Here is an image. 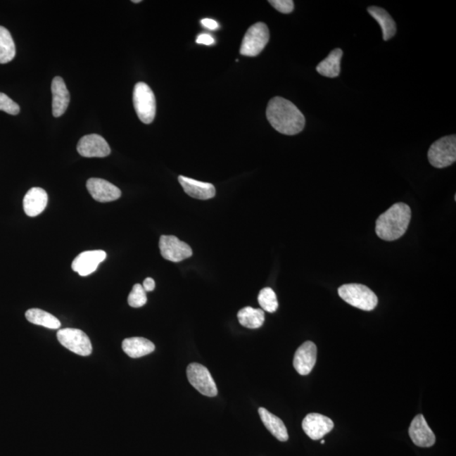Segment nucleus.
<instances>
[{
  "mask_svg": "<svg viewBox=\"0 0 456 456\" xmlns=\"http://www.w3.org/2000/svg\"><path fill=\"white\" fill-rule=\"evenodd\" d=\"M266 117L277 132L295 135L305 127V118L291 101L281 96L273 97L266 108Z\"/></svg>",
  "mask_w": 456,
  "mask_h": 456,
  "instance_id": "obj_1",
  "label": "nucleus"
},
{
  "mask_svg": "<svg viewBox=\"0 0 456 456\" xmlns=\"http://www.w3.org/2000/svg\"><path fill=\"white\" fill-rule=\"evenodd\" d=\"M411 217L412 211L409 205L405 203H396L379 215L376 221V234L386 241L399 239L407 232Z\"/></svg>",
  "mask_w": 456,
  "mask_h": 456,
  "instance_id": "obj_2",
  "label": "nucleus"
},
{
  "mask_svg": "<svg viewBox=\"0 0 456 456\" xmlns=\"http://www.w3.org/2000/svg\"><path fill=\"white\" fill-rule=\"evenodd\" d=\"M338 293L346 303L359 310L372 311L378 304L377 296L365 285L345 284L339 287Z\"/></svg>",
  "mask_w": 456,
  "mask_h": 456,
  "instance_id": "obj_3",
  "label": "nucleus"
},
{
  "mask_svg": "<svg viewBox=\"0 0 456 456\" xmlns=\"http://www.w3.org/2000/svg\"><path fill=\"white\" fill-rule=\"evenodd\" d=\"M133 103L137 116L144 124L149 125L156 116V99L153 91L147 84L139 82L135 84Z\"/></svg>",
  "mask_w": 456,
  "mask_h": 456,
  "instance_id": "obj_4",
  "label": "nucleus"
},
{
  "mask_svg": "<svg viewBox=\"0 0 456 456\" xmlns=\"http://www.w3.org/2000/svg\"><path fill=\"white\" fill-rule=\"evenodd\" d=\"M428 158L431 165L436 168L450 166L456 160L455 134L442 137L430 146Z\"/></svg>",
  "mask_w": 456,
  "mask_h": 456,
  "instance_id": "obj_5",
  "label": "nucleus"
},
{
  "mask_svg": "<svg viewBox=\"0 0 456 456\" xmlns=\"http://www.w3.org/2000/svg\"><path fill=\"white\" fill-rule=\"evenodd\" d=\"M270 40V32L263 23L253 24L249 27L241 44L240 53L243 56L255 57L264 50Z\"/></svg>",
  "mask_w": 456,
  "mask_h": 456,
  "instance_id": "obj_6",
  "label": "nucleus"
},
{
  "mask_svg": "<svg viewBox=\"0 0 456 456\" xmlns=\"http://www.w3.org/2000/svg\"><path fill=\"white\" fill-rule=\"evenodd\" d=\"M57 337L61 345L72 353L87 357L92 353V346L86 333L79 329L66 328L59 329Z\"/></svg>",
  "mask_w": 456,
  "mask_h": 456,
  "instance_id": "obj_7",
  "label": "nucleus"
},
{
  "mask_svg": "<svg viewBox=\"0 0 456 456\" xmlns=\"http://www.w3.org/2000/svg\"><path fill=\"white\" fill-rule=\"evenodd\" d=\"M187 377L190 384L203 395H217V387L207 367L200 363L193 362L187 367Z\"/></svg>",
  "mask_w": 456,
  "mask_h": 456,
  "instance_id": "obj_8",
  "label": "nucleus"
},
{
  "mask_svg": "<svg viewBox=\"0 0 456 456\" xmlns=\"http://www.w3.org/2000/svg\"><path fill=\"white\" fill-rule=\"evenodd\" d=\"M160 255L165 260L172 262L183 261L193 255L189 245L179 240L175 236L163 235L160 238Z\"/></svg>",
  "mask_w": 456,
  "mask_h": 456,
  "instance_id": "obj_9",
  "label": "nucleus"
},
{
  "mask_svg": "<svg viewBox=\"0 0 456 456\" xmlns=\"http://www.w3.org/2000/svg\"><path fill=\"white\" fill-rule=\"evenodd\" d=\"M77 151L84 158H106L111 149L106 139L99 134L84 135L77 144Z\"/></svg>",
  "mask_w": 456,
  "mask_h": 456,
  "instance_id": "obj_10",
  "label": "nucleus"
},
{
  "mask_svg": "<svg viewBox=\"0 0 456 456\" xmlns=\"http://www.w3.org/2000/svg\"><path fill=\"white\" fill-rule=\"evenodd\" d=\"M303 429L312 441H318L324 437L334 429V422L327 417L319 413L308 414L302 424Z\"/></svg>",
  "mask_w": 456,
  "mask_h": 456,
  "instance_id": "obj_11",
  "label": "nucleus"
},
{
  "mask_svg": "<svg viewBox=\"0 0 456 456\" xmlns=\"http://www.w3.org/2000/svg\"><path fill=\"white\" fill-rule=\"evenodd\" d=\"M106 258L107 253L103 251H84L75 258L71 267L80 276L87 277L95 272Z\"/></svg>",
  "mask_w": 456,
  "mask_h": 456,
  "instance_id": "obj_12",
  "label": "nucleus"
},
{
  "mask_svg": "<svg viewBox=\"0 0 456 456\" xmlns=\"http://www.w3.org/2000/svg\"><path fill=\"white\" fill-rule=\"evenodd\" d=\"M317 360V348L314 342L306 341L296 350L293 366L299 374L311 373Z\"/></svg>",
  "mask_w": 456,
  "mask_h": 456,
  "instance_id": "obj_13",
  "label": "nucleus"
},
{
  "mask_svg": "<svg viewBox=\"0 0 456 456\" xmlns=\"http://www.w3.org/2000/svg\"><path fill=\"white\" fill-rule=\"evenodd\" d=\"M87 188L91 197L99 202H111L121 197V190L107 180L88 179Z\"/></svg>",
  "mask_w": 456,
  "mask_h": 456,
  "instance_id": "obj_14",
  "label": "nucleus"
},
{
  "mask_svg": "<svg viewBox=\"0 0 456 456\" xmlns=\"http://www.w3.org/2000/svg\"><path fill=\"white\" fill-rule=\"evenodd\" d=\"M409 435L412 442L422 448L432 447L436 442V437L422 414L412 420L409 428Z\"/></svg>",
  "mask_w": 456,
  "mask_h": 456,
  "instance_id": "obj_15",
  "label": "nucleus"
},
{
  "mask_svg": "<svg viewBox=\"0 0 456 456\" xmlns=\"http://www.w3.org/2000/svg\"><path fill=\"white\" fill-rule=\"evenodd\" d=\"M48 194L44 189L32 188L23 198V208L28 217H35L40 215L48 205Z\"/></svg>",
  "mask_w": 456,
  "mask_h": 456,
  "instance_id": "obj_16",
  "label": "nucleus"
},
{
  "mask_svg": "<svg viewBox=\"0 0 456 456\" xmlns=\"http://www.w3.org/2000/svg\"><path fill=\"white\" fill-rule=\"evenodd\" d=\"M179 182L184 192L190 197L205 201L215 196V189L213 184L184 176H179Z\"/></svg>",
  "mask_w": 456,
  "mask_h": 456,
  "instance_id": "obj_17",
  "label": "nucleus"
},
{
  "mask_svg": "<svg viewBox=\"0 0 456 456\" xmlns=\"http://www.w3.org/2000/svg\"><path fill=\"white\" fill-rule=\"evenodd\" d=\"M53 114L55 118L63 115L70 104V96L63 80L59 76L54 77L52 82Z\"/></svg>",
  "mask_w": 456,
  "mask_h": 456,
  "instance_id": "obj_18",
  "label": "nucleus"
},
{
  "mask_svg": "<svg viewBox=\"0 0 456 456\" xmlns=\"http://www.w3.org/2000/svg\"><path fill=\"white\" fill-rule=\"evenodd\" d=\"M122 348L132 358H139L154 352L155 345L143 337H131L122 341Z\"/></svg>",
  "mask_w": 456,
  "mask_h": 456,
  "instance_id": "obj_19",
  "label": "nucleus"
},
{
  "mask_svg": "<svg viewBox=\"0 0 456 456\" xmlns=\"http://www.w3.org/2000/svg\"><path fill=\"white\" fill-rule=\"evenodd\" d=\"M260 419L263 422L265 428L273 436L278 439L279 441L286 442L289 441V433L287 429L280 418L270 413L268 410L264 407L259 408Z\"/></svg>",
  "mask_w": 456,
  "mask_h": 456,
  "instance_id": "obj_20",
  "label": "nucleus"
},
{
  "mask_svg": "<svg viewBox=\"0 0 456 456\" xmlns=\"http://www.w3.org/2000/svg\"><path fill=\"white\" fill-rule=\"evenodd\" d=\"M370 15L379 24L382 29L384 41L390 40L396 33V25L394 19L383 8L371 6L367 8Z\"/></svg>",
  "mask_w": 456,
  "mask_h": 456,
  "instance_id": "obj_21",
  "label": "nucleus"
},
{
  "mask_svg": "<svg viewBox=\"0 0 456 456\" xmlns=\"http://www.w3.org/2000/svg\"><path fill=\"white\" fill-rule=\"evenodd\" d=\"M343 52L340 49L331 51L322 62L316 67V70L321 75L328 78H336L340 75L341 61Z\"/></svg>",
  "mask_w": 456,
  "mask_h": 456,
  "instance_id": "obj_22",
  "label": "nucleus"
},
{
  "mask_svg": "<svg viewBox=\"0 0 456 456\" xmlns=\"http://www.w3.org/2000/svg\"><path fill=\"white\" fill-rule=\"evenodd\" d=\"M25 318L30 323L41 325L48 329H58L61 328V323L56 317L39 308H31L25 312Z\"/></svg>",
  "mask_w": 456,
  "mask_h": 456,
  "instance_id": "obj_23",
  "label": "nucleus"
},
{
  "mask_svg": "<svg viewBox=\"0 0 456 456\" xmlns=\"http://www.w3.org/2000/svg\"><path fill=\"white\" fill-rule=\"evenodd\" d=\"M239 323L248 329H259L265 322V312L260 308L245 307L238 312Z\"/></svg>",
  "mask_w": 456,
  "mask_h": 456,
  "instance_id": "obj_24",
  "label": "nucleus"
},
{
  "mask_svg": "<svg viewBox=\"0 0 456 456\" xmlns=\"http://www.w3.org/2000/svg\"><path fill=\"white\" fill-rule=\"evenodd\" d=\"M15 45L11 34L0 25V63L11 62L15 56Z\"/></svg>",
  "mask_w": 456,
  "mask_h": 456,
  "instance_id": "obj_25",
  "label": "nucleus"
},
{
  "mask_svg": "<svg viewBox=\"0 0 456 456\" xmlns=\"http://www.w3.org/2000/svg\"><path fill=\"white\" fill-rule=\"evenodd\" d=\"M258 301H259L262 310L269 312H274L277 310L278 301L277 295L270 287H265V289L260 291L259 296H258Z\"/></svg>",
  "mask_w": 456,
  "mask_h": 456,
  "instance_id": "obj_26",
  "label": "nucleus"
},
{
  "mask_svg": "<svg viewBox=\"0 0 456 456\" xmlns=\"http://www.w3.org/2000/svg\"><path fill=\"white\" fill-rule=\"evenodd\" d=\"M146 302V291L144 290L142 285L135 284L129 295V305L132 308H141L145 305Z\"/></svg>",
  "mask_w": 456,
  "mask_h": 456,
  "instance_id": "obj_27",
  "label": "nucleus"
},
{
  "mask_svg": "<svg viewBox=\"0 0 456 456\" xmlns=\"http://www.w3.org/2000/svg\"><path fill=\"white\" fill-rule=\"evenodd\" d=\"M0 110L11 115H17L20 113L19 105L2 92H0Z\"/></svg>",
  "mask_w": 456,
  "mask_h": 456,
  "instance_id": "obj_28",
  "label": "nucleus"
},
{
  "mask_svg": "<svg viewBox=\"0 0 456 456\" xmlns=\"http://www.w3.org/2000/svg\"><path fill=\"white\" fill-rule=\"evenodd\" d=\"M269 3L279 12L289 14L293 12L294 2L293 0H270Z\"/></svg>",
  "mask_w": 456,
  "mask_h": 456,
  "instance_id": "obj_29",
  "label": "nucleus"
},
{
  "mask_svg": "<svg viewBox=\"0 0 456 456\" xmlns=\"http://www.w3.org/2000/svg\"><path fill=\"white\" fill-rule=\"evenodd\" d=\"M196 42L198 44L210 46L214 44L215 39L213 37L209 35V34H201V35L197 37Z\"/></svg>",
  "mask_w": 456,
  "mask_h": 456,
  "instance_id": "obj_30",
  "label": "nucleus"
},
{
  "mask_svg": "<svg viewBox=\"0 0 456 456\" xmlns=\"http://www.w3.org/2000/svg\"><path fill=\"white\" fill-rule=\"evenodd\" d=\"M142 286L144 290H145L146 291H153L156 286L155 281L153 280V279L148 277L145 281H144Z\"/></svg>",
  "mask_w": 456,
  "mask_h": 456,
  "instance_id": "obj_31",
  "label": "nucleus"
},
{
  "mask_svg": "<svg viewBox=\"0 0 456 456\" xmlns=\"http://www.w3.org/2000/svg\"><path fill=\"white\" fill-rule=\"evenodd\" d=\"M201 24L204 25L205 27L210 30H217L218 28V23L213 19H203L201 20Z\"/></svg>",
  "mask_w": 456,
  "mask_h": 456,
  "instance_id": "obj_32",
  "label": "nucleus"
},
{
  "mask_svg": "<svg viewBox=\"0 0 456 456\" xmlns=\"http://www.w3.org/2000/svg\"><path fill=\"white\" fill-rule=\"evenodd\" d=\"M132 2L134 3V4H138V3H141V0H133Z\"/></svg>",
  "mask_w": 456,
  "mask_h": 456,
  "instance_id": "obj_33",
  "label": "nucleus"
},
{
  "mask_svg": "<svg viewBox=\"0 0 456 456\" xmlns=\"http://www.w3.org/2000/svg\"><path fill=\"white\" fill-rule=\"evenodd\" d=\"M320 443H325V441H321V442H320Z\"/></svg>",
  "mask_w": 456,
  "mask_h": 456,
  "instance_id": "obj_34",
  "label": "nucleus"
}]
</instances>
